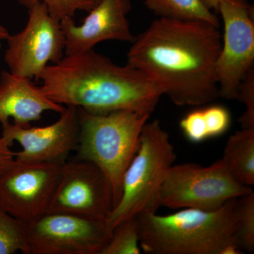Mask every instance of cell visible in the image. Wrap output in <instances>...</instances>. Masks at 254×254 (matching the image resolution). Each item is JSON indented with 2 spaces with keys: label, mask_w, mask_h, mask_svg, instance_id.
<instances>
[{
  "label": "cell",
  "mask_w": 254,
  "mask_h": 254,
  "mask_svg": "<svg viewBox=\"0 0 254 254\" xmlns=\"http://www.w3.org/2000/svg\"><path fill=\"white\" fill-rule=\"evenodd\" d=\"M4 61L10 72L17 76L39 80L48 66L59 63L64 57V37L61 23L50 14L43 3L28 9L26 26L19 33L10 35Z\"/></svg>",
  "instance_id": "cell-8"
},
{
  "label": "cell",
  "mask_w": 254,
  "mask_h": 254,
  "mask_svg": "<svg viewBox=\"0 0 254 254\" xmlns=\"http://www.w3.org/2000/svg\"><path fill=\"white\" fill-rule=\"evenodd\" d=\"M65 106L48 98L29 78L10 71L0 73V123H9L22 127H31L46 111L62 113Z\"/></svg>",
  "instance_id": "cell-14"
},
{
  "label": "cell",
  "mask_w": 254,
  "mask_h": 254,
  "mask_svg": "<svg viewBox=\"0 0 254 254\" xmlns=\"http://www.w3.org/2000/svg\"><path fill=\"white\" fill-rule=\"evenodd\" d=\"M145 4L159 17L205 21L220 26L216 15L205 9L199 0H145Z\"/></svg>",
  "instance_id": "cell-16"
},
{
  "label": "cell",
  "mask_w": 254,
  "mask_h": 254,
  "mask_svg": "<svg viewBox=\"0 0 254 254\" xmlns=\"http://www.w3.org/2000/svg\"><path fill=\"white\" fill-rule=\"evenodd\" d=\"M63 164L15 160L0 176V208L26 224L47 213Z\"/></svg>",
  "instance_id": "cell-11"
},
{
  "label": "cell",
  "mask_w": 254,
  "mask_h": 254,
  "mask_svg": "<svg viewBox=\"0 0 254 254\" xmlns=\"http://www.w3.org/2000/svg\"><path fill=\"white\" fill-rule=\"evenodd\" d=\"M26 227L27 224L0 208V254H26Z\"/></svg>",
  "instance_id": "cell-18"
},
{
  "label": "cell",
  "mask_w": 254,
  "mask_h": 254,
  "mask_svg": "<svg viewBox=\"0 0 254 254\" xmlns=\"http://www.w3.org/2000/svg\"><path fill=\"white\" fill-rule=\"evenodd\" d=\"M39 79L42 91L55 103L98 115L128 110L151 115L163 95L140 70L119 66L93 49L64 55L47 66Z\"/></svg>",
  "instance_id": "cell-2"
},
{
  "label": "cell",
  "mask_w": 254,
  "mask_h": 254,
  "mask_svg": "<svg viewBox=\"0 0 254 254\" xmlns=\"http://www.w3.org/2000/svg\"><path fill=\"white\" fill-rule=\"evenodd\" d=\"M222 160L237 182L254 185V128H242L227 140Z\"/></svg>",
  "instance_id": "cell-15"
},
{
  "label": "cell",
  "mask_w": 254,
  "mask_h": 254,
  "mask_svg": "<svg viewBox=\"0 0 254 254\" xmlns=\"http://www.w3.org/2000/svg\"><path fill=\"white\" fill-rule=\"evenodd\" d=\"M9 142L0 133V176L11 168L15 161V153Z\"/></svg>",
  "instance_id": "cell-24"
},
{
  "label": "cell",
  "mask_w": 254,
  "mask_h": 254,
  "mask_svg": "<svg viewBox=\"0 0 254 254\" xmlns=\"http://www.w3.org/2000/svg\"><path fill=\"white\" fill-rule=\"evenodd\" d=\"M10 36L9 31L0 23V41H6Z\"/></svg>",
  "instance_id": "cell-26"
},
{
  "label": "cell",
  "mask_w": 254,
  "mask_h": 254,
  "mask_svg": "<svg viewBox=\"0 0 254 254\" xmlns=\"http://www.w3.org/2000/svg\"><path fill=\"white\" fill-rule=\"evenodd\" d=\"M2 126L1 135L12 145L14 141L22 149L15 153V160L22 163L63 164L77 148L80 125L78 108L65 106L60 118L49 126L22 127L11 123Z\"/></svg>",
  "instance_id": "cell-12"
},
{
  "label": "cell",
  "mask_w": 254,
  "mask_h": 254,
  "mask_svg": "<svg viewBox=\"0 0 254 254\" xmlns=\"http://www.w3.org/2000/svg\"><path fill=\"white\" fill-rule=\"evenodd\" d=\"M225 0H199L201 4L210 11H218L220 4Z\"/></svg>",
  "instance_id": "cell-25"
},
{
  "label": "cell",
  "mask_w": 254,
  "mask_h": 254,
  "mask_svg": "<svg viewBox=\"0 0 254 254\" xmlns=\"http://www.w3.org/2000/svg\"><path fill=\"white\" fill-rule=\"evenodd\" d=\"M29 9L36 3L46 5L50 14L61 21L64 18L73 17L77 11H91L101 0H16Z\"/></svg>",
  "instance_id": "cell-20"
},
{
  "label": "cell",
  "mask_w": 254,
  "mask_h": 254,
  "mask_svg": "<svg viewBox=\"0 0 254 254\" xmlns=\"http://www.w3.org/2000/svg\"><path fill=\"white\" fill-rule=\"evenodd\" d=\"M218 12L224 23L215 68L220 97L237 100L241 82L254 68V6L247 0H225Z\"/></svg>",
  "instance_id": "cell-9"
},
{
  "label": "cell",
  "mask_w": 254,
  "mask_h": 254,
  "mask_svg": "<svg viewBox=\"0 0 254 254\" xmlns=\"http://www.w3.org/2000/svg\"><path fill=\"white\" fill-rule=\"evenodd\" d=\"M218 27L202 21L155 19L136 36L127 65L145 73L178 106H198L220 98Z\"/></svg>",
  "instance_id": "cell-1"
},
{
  "label": "cell",
  "mask_w": 254,
  "mask_h": 254,
  "mask_svg": "<svg viewBox=\"0 0 254 254\" xmlns=\"http://www.w3.org/2000/svg\"><path fill=\"white\" fill-rule=\"evenodd\" d=\"M232 177L222 159L208 167L194 163L173 165L161 190L160 207L213 211L227 201L253 192Z\"/></svg>",
  "instance_id": "cell-6"
},
{
  "label": "cell",
  "mask_w": 254,
  "mask_h": 254,
  "mask_svg": "<svg viewBox=\"0 0 254 254\" xmlns=\"http://www.w3.org/2000/svg\"><path fill=\"white\" fill-rule=\"evenodd\" d=\"M237 100L246 107L245 113L239 119L242 128H254V69L249 71L241 82Z\"/></svg>",
  "instance_id": "cell-21"
},
{
  "label": "cell",
  "mask_w": 254,
  "mask_h": 254,
  "mask_svg": "<svg viewBox=\"0 0 254 254\" xmlns=\"http://www.w3.org/2000/svg\"><path fill=\"white\" fill-rule=\"evenodd\" d=\"M177 155L158 120L145 124L138 151L123 177L121 198L105 222L111 230L141 213H157L160 190Z\"/></svg>",
  "instance_id": "cell-5"
},
{
  "label": "cell",
  "mask_w": 254,
  "mask_h": 254,
  "mask_svg": "<svg viewBox=\"0 0 254 254\" xmlns=\"http://www.w3.org/2000/svg\"><path fill=\"white\" fill-rule=\"evenodd\" d=\"M237 199L213 210L183 208L167 215L136 216L141 250L148 254H240L236 239Z\"/></svg>",
  "instance_id": "cell-3"
},
{
  "label": "cell",
  "mask_w": 254,
  "mask_h": 254,
  "mask_svg": "<svg viewBox=\"0 0 254 254\" xmlns=\"http://www.w3.org/2000/svg\"><path fill=\"white\" fill-rule=\"evenodd\" d=\"M236 239L241 250L254 252V192L237 198Z\"/></svg>",
  "instance_id": "cell-19"
},
{
  "label": "cell",
  "mask_w": 254,
  "mask_h": 254,
  "mask_svg": "<svg viewBox=\"0 0 254 254\" xmlns=\"http://www.w3.org/2000/svg\"><path fill=\"white\" fill-rule=\"evenodd\" d=\"M209 138L223 134L231 123L230 112L221 105H213L203 108Z\"/></svg>",
  "instance_id": "cell-23"
},
{
  "label": "cell",
  "mask_w": 254,
  "mask_h": 254,
  "mask_svg": "<svg viewBox=\"0 0 254 254\" xmlns=\"http://www.w3.org/2000/svg\"><path fill=\"white\" fill-rule=\"evenodd\" d=\"M139 235L136 216L119 224L100 254H140Z\"/></svg>",
  "instance_id": "cell-17"
},
{
  "label": "cell",
  "mask_w": 254,
  "mask_h": 254,
  "mask_svg": "<svg viewBox=\"0 0 254 254\" xmlns=\"http://www.w3.org/2000/svg\"><path fill=\"white\" fill-rule=\"evenodd\" d=\"M80 132L76 158L95 164L113 188L114 208L120 201L124 175L138 151L150 115L120 110L98 115L78 108Z\"/></svg>",
  "instance_id": "cell-4"
},
{
  "label": "cell",
  "mask_w": 254,
  "mask_h": 254,
  "mask_svg": "<svg viewBox=\"0 0 254 254\" xmlns=\"http://www.w3.org/2000/svg\"><path fill=\"white\" fill-rule=\"evenodd\" d=\"M113 230L105 221L47 212L26 227V254H100Z\"/></svg>",
  "instance_id": "cell-7"
},
{
  "label": "cell",
  "mask_w": 254,
  "mask_h": 254,
  "mask_svg": "<svg viewBox=\"0 0 254 254\" xmlns=\"http://www.w3.org/2000/svg\"><path fill=\"white\" fill-rule=\"evenodd\" d=\"M131 9L130 0H101L83 20L76 24L73 17L60 21L64 37V54H80L101 42L118 41L133 43L127 14Z\"/></svg>",
  "instance_id": "cell-13"
},
{
  "label": "cell",
  "mask_w": 254,
  "mask_h": 254,
  "mask_svg": "<svg viewBox=\"0 0 254 254\" xmlns=\"http://www.w3.org/2000/svg\"><path fill=\"white\" fill-rule=\"evenodd\" d=\"M180 128L187 139L193 143H200L209 138L203 110H195L187 114L181 122Z\"/></svg>",
  "instance_id": "cell-22"
},
{
  "label": "cell",
  "mask_w": 254,
  "mask_h": 254,
  "mask_svg": "<svg viewBox=\"0 0 254 254\" xmlns=\"http://www.w3.org/2000/svg\"><path fill=\"white\" fill-rule=\"evenodd\" d=\"M113 208L111 184L98 166L77 158L63 164L48 212L105 221Z\"/></svg>",
  "instance_id": "cell-10"
}]
</instances>
